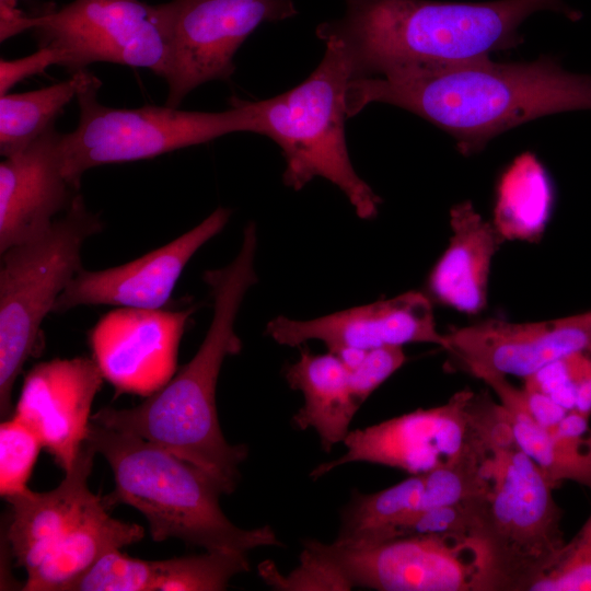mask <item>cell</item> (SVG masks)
Here are the masks:
<instances>
[{
	"mask_svg": "<svg viewBox=\"0 0 591 591\" xmlns=\"http://www.w3.org/2000/svg\"><path fill=\"white\" fill-rule=\"evenodd\" d=\"M371 103L391 104L450 134L457 150L479 152L497 135L542 116L591 109V74L552 57L531 62L488 58L350 80L348 118Z\"/></svg>",
	"mask_w": 591,
	"mask_h": 591,
	"instance_id": "6da1fadb",
	"label": "cell"
},
{
	"mask_svg": "<svg viewBox=\"0 0 591 591\" xmlns=\"http://www.w3.org/2000/svg\"><path fill=\"white\" fill-rule=\"evenodd\" d=\"M551 10L570 20L580 12L563 0H345L344 14L320 23L323 43L338 42L351 80L488 58L522 43L520 25Z\"/></svg>",
	"mask_w": 591,
	"mask_h": 591,
	"instance_id": "7a4b0ae2",
	"label": "cell"
},
{
	"mask_svg": "<svg viewBox=\"0 0 591 591\" xmlns=\"http://www.w3.org/2000/svg\"><path fill=\"white\" fill-rule=\"evenodd\" d=\"M256 227L248 223L237 255L219 269L204 273L213 298V314L195 356L159 391L127 409L104 407L92 415L96 425L134 434L199 467L222 488L234 491L245 445L225 440L216 404L217 382L228 356L242 349L235 320L247 290L257 282L254 269Z\"/></svg>",
	"mask_w": 591,
	"mask_h": 591,
	"instance_id": "3957f363",
	"label": "cell"
},
{
	"mask_svg": "<svg viewBox=\"0 0 591 591\" xmlns=\"http://www.w3.org/2000/svg\"><path fill=\"white\" fill-rule=\"evenodd\" d=\"M85 443L101 453L115 479L107 506L126 503L140 511L153 541L178 538L206 551L247 553L282 546L269 525L244 530L221 510L223 493L208 474L173 452L140 437L91 421Z\"/></svg>",
	"mask_w": 591,
	"mask_h": 591,
	"instance_id": "277c9868",
	"label": "cell"
},
{
	"mask_svg": "<svg viewBox=\"0 0 591 591\" xmlns=\"http://www.w3.org/2000/svg\"><path fill=\"white\" fill-rule=\"evenodd\" d=\"M324 44L321 62L304 81L255 101L259 135L281 149L286 161L282 179L288 187L300 190L323 177L345 194L359 218L372 219L382 200L352 167L345 135L350 65L338 42Z\"/></svg>",
	"mask_w": 591,
	"mask_h": 591,
	"instance_id": "5b68a950",
	"label": "cell"
},
{
	"mask_svg": "<svg viewBox=\"0 0 591 591\" xmlns=\"http://www.w3.org/2000/svg\"><path fill=\"white\" fill-rule=\"evenodd\" d=\"M555 486L517 443L496 453L491 489L472 531L483 591H532L566 546Z\"/></svg>",
	"mask_w": 591,
	"mask_h": 591,
	"instance_id": "8992f818",
	"label": "cell"
},
{
	"mask_svg": "<svg viewBox=\"0 0 591 591\" xmlns=\"http://www.w3.org/2000/svg\"><path fill=\"white\" fill-rule=\"evenodd\" d=\"M101 85L95 78L78 93V127L61 136L63 174L77 189L82 175L99 165L154 158L232 132L259 134L255 101L233 97L222 112L166 105L114 108L97 101Z\"/></svg>",
	"mask_w": 591,
	"mask_h": 591,
	"instance_id": "52a82bcc",
	"label": "cell"
},
{
	"mask_svg": "<svg viewBox=\"0 0 591 591\" xmlns=\"http://www.w3.org/2000/svg\"><path fill=\"white\" fill-rule=\"evenodd\" d=\"M103 222L79 194L71 207L42 235L1 255L0 414L9 418L13 387L38 343L42 323L73 276L82 268L85 241Z\"/></svg>",
	"mask_w": 591,
	"mask_h": 591,
	"instance_id": "ba28073f",
	"label": "cell"
},
{
	"mask_svg": "<svg viewBox=\"0 0 591 591\" xmlns=\"http://www.w3.org/2000/svg\"><path fill=\"white\" fill-rule=\"evenodd\" d=\"M39 47L57 49L71 73L93 62L147 68L165 78L169 35L159 4L140 0H74L55 11L28 16Z\"/></svg>",
	"mask_w": 591,
	"mask_h": 591,
	"instance_id": "9c48e42d",
	"label": "cell"
},
{
	"mask_svg": "<svg viewBox=\"0 0 591 591\" xmlns=\"http://www.w3.org/2000/svg\"><path fill=\"white\" fill-rule=\"evenodd\" d=\"M159 7L169 35L165 105L174 108L197 86L229 81L237 49L257 26L298 13L292 0H172Z\"/></svg>",
	"mask_w": 591,
	"mask_h": 591,
	"instance_id": "30bf717a",
	"label": "cell"
},
{
	"mask_svg": "<svg viewBox=\"0 0 591 591\" xmlns=\"http://www.w3.org/2000/svg\"><path fill=\"white\" fill-rule=\"evenodd\" d=\"M352 587L380 591H483L478 551L470 540L405 535L364 546L305 541Z\"/></svg>",
	"mask_w": 591,
	"mask_h": 591,
	"instance_id": "8fae6325",
	"label": "cell"
},
{
	"mask_svg": "<svg viewBox=\"0 0 591 591\" xmlns=\"http://www.w3.org/2000/svg\"><path fill=\"white\" fill-rule=\"evenodd\" d=\"M474 392L463 390L445 404L349 431L347 451L338 459L317 465L311 477L320 478L338 466L367 462L422 474L453 460L475 434L472 415Z\"/></svg>",
	"mask_w": 591,
	"mask_h": 591,
	"instance_id": "7c38bea8",
	"label": "cell"
},
{
	"mask_svg": "<svg viewBox=\"0 0 591 591\" xmlns=\"http://www.w3.org/2000/svg\"><path fill=\"white\" fill-rule=\"evenodd\" d=\"M193 311L118 306L97 321L89 333L92 358L117 394L148 397L173 378Z\"/></svg>",
	"mask_w": 591,
	"mask_h": 591,
	"instance_id": "4fadbf2b",
	"label": "cell"
},
{
	"mask_svg": "<svg viewBox=\"0 0 591 591\" xmlns=\"http://www.w3.org/2000/svg\"><path fill=\"white\" fill-rule=\"evenodd\" d=\"M443 349L470 374L526 379L552 362L591 348V311L541 322L488 318L444 334Z\"/></svg>",
	"mask_w": 591,
	"mask_h": 591,
	"instance_id": "5bb4252c",
	"label": "cell"
},
{
	"mask_svg": "<svg viewBox=\"0 0 591 591\" xmlns=\"http://www.w3.org/2000/svg\"><path fill=\"white\" fill-rule=\"evenodd\" d=\"M230 216V209L219 207L189 231L137 259L102 270L82 267L57 299L53 313L80 305L163 309L190 258L225 227Z\"/></svg>",
	"mask_w": 591,
	"mask_h": 591,
	"instance_id": "9a60e30c",
	"label": "cell"
},
{
	"mask_svg": "<svg viewBox=\"0 0 591 591\" xmlns=\"http://www.w3.org/2000/svg\"><path fill=\"white\" fill-rule=\"evenodd\" d=\"M103 380L92 357L40 362L24 378L11 416L38 436L65 472L85 443L92 404Z\"/></svg>",
	"mask_w": 591,
	"mask_h": 591,
	"instance_id": "2e32d148",
	"label": "cell"
},
{
	"mask_svg": "<svg viewBox=\"0 0 591 591\" xmlns=\"http://www.w3.org/2000/svg\"><path fill=\"white\" fill-rule=\"evenodd\" d=\"M266 333L278 344L301 346L320 340L328 351L343 348L370 350L385 346L428 343L444 347L438 332L431 302L419 291L351 308L309 321L277 316Z\"/></svg>",
	"mask_w": 591,
	"mask_h": 591,
	"instance_id": "e0dca14e",
	"label": "cell"
},
{
	"mask_svg": "<svg viewBox=\"0 0 591 591\" xmlns=\"http://www.w3.org/2000/svg\"><path fill=\"white\" fill-rule=\"evenodd\" d=\"M55 125L0 163V254L45 233L79 195L65 176Z\"/></svg>",
	"mask_w": 591,
	"mask_h": 591,
	"instance_id": "ac0fdd59",
	"label": "cell"
},
{
	"mask_svg": "<svg viewBox=\"0 0 591 591\" xmlns=\"http://www.w3.org/2000/svg\"><path fill=\"white\" fill-rule=\"evenodd\" d=\"M94 449L84 443L62 482L53 490L31 489L5 498L11 507L7 542L18 566L34 569L99 497L89 489Z\"/></svg>",
	"mask_w": 591,
	"mask_h": 591,
	"instance_id": "d6986e66",
	"label": "cell"
},
{
	"mask_svg": "<svg viewBox=\"0 0 591 591\" xmlns=\"http://www.w3.org/2000/svg\"><path fill=\"white\" fill-rule=\"evenodd\" d=\"M450 224L452 236L429 275L428 288L441 304L478 314L487 304L493 258L505 240L471 201L451 209Z\"/></svg>",
	"mask_w": 591,
	"mask_h": 591,
	"instance_id": "ffe728a7",
	"label": "cell"
},
{
	"mask_svg": "<svg viewBox=\"0 0 591 591\" xmlns=\"http://www.w3.org/2000/svg\"><path fill=\"white\" fill-rule=\"evenodd\" d=\"M105 499L97 497L83 517L59 540L31 571L25 591H70L107 553L142 540L136 523L112 518Z\"/></svg>",
	"mask_w": 591,
	"mask_h": 591,
	"instance_id": "44dd1931",
	"label": "cell"
},
{
	"mask_svg": "<svg viewBox=\"0 0 591 591\" xmlns=\"http://www.w3.org/2000/svg\"><path fill=\"white\" fill-rule=\"evenodd\" d=\"M285 376L289 386L300 391L304 398L292 418L294 426L301 430L313 428L326 452L344 442L361 404L352 393L349 370L343 361L331 351L313 354L302 348Z\"/></svg>",
	"mask_w": 591,
	"mask_h": 591,
	"instance_id": "7402d4cb",
	"label": "cell"
},
{
	"mask_svg": "<svg viewBox=\"0 0 591 591\" xmlns=\"http://www.w3.org/2000/svg\"><path fill=\"white\" fill-rule=\"evenodd\" d=\"M483 381L497 394L509 415L518 447L541 468L556 487L571 480L591 489V431L587 437H564L537 424L524 405L523 389L507 376L490 375Z\"/></svg>",
	"mask_w": 591,
	"mask_h": 591,
	"instance_id": "603a6c76",
	"label": "cell"
},
{
	"mask_svg": "<svg viewBox=\"0 0 591 591\" xmlns=\"http://www.w3.org/2000/svg\"><path fill=\"white\" fill-rule=\"evenodd\" d=\"M554 206L551 178L538 159L520 154L501 174L493 224L505 241L541 239Z\"/></svg>",
	"mask_w": 591,
	"mask_h": 591,
	"instance_id": "cb8c5ba5",
	"label": "cell"
},
{
	"mask_svg": "<svg viewBox=\"0 0 591 591\" xmlns=\"http://www.w3.org/2000/svg\"><path fill=\"white\" fill-rule=\"evenodd\" d=\"M425 473L413 475L378 493L355 494L341 513L336 543L364 546L399 537L401 528L415 514Z\"/></svg>",
	"mask_w": 591,
	"mask_h": 591,
	"instance_id": "d4e9b609",
	"label": "cell"
},
{
	"mask_svg": "<svg viewBox=\"0 0 591 591\" xmlns=\"http://www.w3.org/2000/svg\"><path fill=\"white\" fill-rule=\"evenodd\" d=\"M96 77L79 70L62 82L0 96V153L8 158L25 149L55 125L58 114Z\"/></svg>",
	"mask_w": 591,
	"mask_h": 591,
	"instance_id": "484cf974",
	"label": "cell"
},
{
	"mask_svg": "<svg viewBox=\"0 0 591 591\" xmlns=\"http://www.w3.org/2000/svg\"><path fill=\"white\" fill-rule=\"evenodd\" d=\"M250 570L245 553L206 551L165 560L134 559L135 591H221L237 573Z\"/></svg>",
	"mask_w": 591,
	"mask_h": 591,
	"instance_id": "4316f807",
	"label": "cell"
},
{
	"mask_svg": "<svg viewBox=\"0 0 591 591\" xmlns=\"http://www.w3.org/2000/svg\"><path fill=\"white\" fill-rule=\"evenodd\" d=\"M44 449L38 436L14 416L0 426V495L3 499L30 488L27 482Z\"/></svg>",
	"mask_w": 591,
	"mask_h": 591,
	"instance_id": "83f0119b",
	"label": "cell"
},
{
	"mask_svg": "<svg viewBox=\"0 0 591 591\" xmlns=\"http://www.w3.org/2000/svg\"><path fill=\"white\" fill-rule=\"evenodd\" d=\"M533 385L553 398H573L575 409L591 414V348L552 362L532 376Z\"/></svg>",
	"mask_w": 591,
	"mask_h": 591,
	"instance_id": "f1b7e54d",
	"label": "cell"
},
{
	"mask_svg": "<svg viewBox=\"0 0 591 591\" xmlns=\"http://www.w3.org/2000/svg\"><path fill=\"white\" fill-rule=\"evenodd\" d=\"M300 555V566L282 576L266 560L258 566L265 582L277 590H350L352 584L343 571L325 555L308 545Z\"/></svg>",
	"mask_w": 591,
	"mask_h": 591,
	"instance_id": "f546056e",
	"label": "cell"
},
{
	"mask_svg": "<svg viewBox=\"0 0 591 591\" xmlns=\"http://www.w3.org/2000/svg\"><path fill=\"white\" fill-rule=\"evenodd\" d=\"M532 591H591V514Z\"/></svg>",
	"mask_w": 591,
	"mask_h": 591,
	"instance_id": "4dcf8cb0",
	"label": "cell"
},
{
	"mask_svg": "<svg viewBox=\"0 0 591 591\" xmlns=\"http://www.w3.org/2000/svg\"><path fill=\"white\" fill-rule=\"evenodd\" d=\"M405 361L406 356L399 346L367 350L359 364L348 369L350 386L357 401L362 404Z\"/></svg>",
	"mask_w": 591,
	"mask_h": 591,
	"instance_id": "1f68e13d",
	"label": "cell"
},
{
	"mask_svg": "<svg viewBox=\"0 0 591 591\" xmlns=\"http://www.w3.org/2000/svg\"><path fill=\"white\" fill-rule=\"evenodd\" d=\"M60 53L50 47H39L35 53L13 60H0V96L9 93L20 81L43 73L50 66H60Z\"/></svg>",
	"mask_w": 591,
	"mask_h": 591,
	"instance_id": "d6a6232c",
	"label": "cell"
},
{
	"mask_svg": "<svg viewBox=\"0 0 591 591\" xmlns=\"http://www.w3.org/2000/svg\"><path fill=\"white\" fill-rule=\"evenodd\" d=\"M523 392L526 410L542 427L554 428L568 413V409L542 392L525 387Z\"/></svg>",
	"mask_w": 591,
	"mask_h": 591,
	"instance_id": "836d02e7",
	"label": "cell"
},
{
	"mask_svg": "<svg viewBox=\"0 0 591 591\" xmlns=\"http://www.w3.org/2000/svg\"><path fill=\"white\" fill-rule=\"evenodd\" d=\"M27 18L19 8L16 0H0V39L1 42L24 32Z\"/></svg>",
	"mask_w": 591,
	"mask_h": 591,
	"instance_id": "e575fe53",
	"label": "cell"
}]
</instances>
